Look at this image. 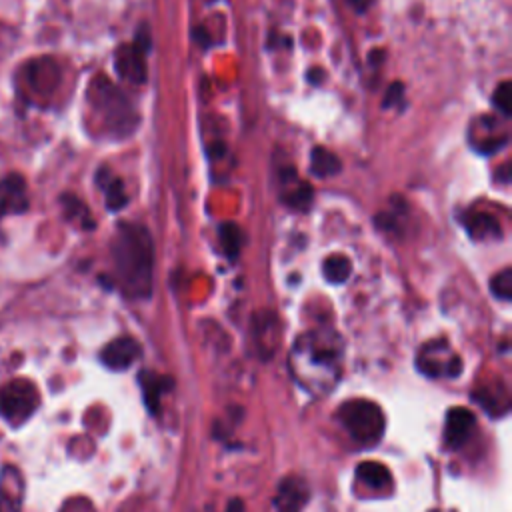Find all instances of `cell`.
I'll list each match as a JSON object with an SVG mask.
<instances>
[{"label": "cell", "instance_id": "obj_1", "mask_svg": "<svg viewBox=\"0 0 512 512\" xmlns=\"http://www.w3.org/2000/svg\"><path fill=\"white\" fill-rule=\"evenodd\" d=\"M114 274L120 288L130 298H146L152 292L154 246L148 230L140 224L118 226L110 244Z\"/></svg>", "mask_w": 512, "mask_h": 512}, {"label": "cell", "instance_id": "obj_2", "mask_svg": "<svg viewBox=\"0 0 512 512\" xmlns=\"http://www.w3.org/2000/svg\"><path fill=\"white\" fill-rule=\"evenodd\" d=\"M88 104L100 126L112 136H130L138 126V114L132 102L102 74L88 86Z\"/></svg>", "mask_w": 512, "mask_h": 512}, {"label": "cell", "instance_id": "obj_3", "mask_svg": "<svg viewBox=\"0 0 512 512\" xmlns=\"http://www.w3.org/2000/svg\"><path fill=\"white\" fill-rule=\"evenodd\" d=\"M336 416L346 428V432L362 446L376 444L384 434V414L380 406L372 400H348L338 408Z\"/></svg>", "mask_w": 512, "mask_h": 512}, {"label": "cell", "instance_id": "obj_4", "mask_svg": "<svg viewBox=\"0 0 512 512\" xmlns=\"http://www.w3.org/2000/svg\"><path fill=\"white\" fill-rule=\"evenodd\" d=\"M40 394L30 380H10L0 388V416L12 426H20L38 408Z\"/></svg>", "mask_w": 512, "mask_h": 512}, {"label": "cell", "instance_id": "obj_5", "mask_svg": "<svg viewBox=\"0 0 512 512\" xmlns=\"http://www.w3.org/2000/svg\"><path fill=\"white\" fill-rule=\"evenodd\" d=\"M148 46H150L148 28L142 26L130 44H122L116 50L114 68L120 74V78L132 82V84L146 82V50H148Z\"/></svg>", "mask_w": 512, "mask_h": 512}, {"label": "cell", "instance_id": "obj_6", "mask_svg": "<svg viewBox=\"0 0 512 512\" xmlns=\"http://www.w3.org/2000/svg\"><path fill=\"white\" fill-rule=\"evenodd\" d=\"M470 144L482 152L492 154L508 144V130L504 126L502 118L494 116H480L470 124Z\"/></svg>", "mask_w": 512, "mask_h": 512}, {"label": "cell", "instance_id": "obj_7", "mask_svg": "<svg viewBox=\"0 0 512 512\" xmlns=\"http://www.w3.org/2000/svg\"><path fill=\"white\" fill-rule=\"evenodd\" d=\"M28 210L26 180L18 172H10L0 180V218L22 214Z\"/></svg>", "mask_w": 512, "mask_h": 512}, {"label": "cell", "instance_id": "obj_8", "mask_svg": "<svg viewBox=\"0 0 512 512\" xmlns=\"http://www.w3.org/2000/svg\"><path fill=\"white\" fill-rule=\"evenodd\" d=\"M140 354H142V348L138 340H134L132 336H120L102 348L100 360L110 370H124L132 366L140 358Z\"/></svg>", "mask_w": 512, "mask_h": 512}, {"label": "cell", "instance_id": "obj_9", "mask_svg": "<svg viewBox=\"0 0 512 512\" xmlns=\"http://www.w3.org/2000/svg\"><path fill=\"white\" fill-rule=\"evenodd\" d=\"M476 418L468 408L462 406H454L448 410L446 414V422H444V444L450 450L460 448L468 438L470 432L474 430Z\"/></svg>", "mask_w": 512, "mask_h": 512}, {"label": "cell", "instance_id": "obj_10", "mask_svg": "<svg viewBox=\"0 0 512 512\" xmlns=\"http://www.w3.org/2000/svg\"><path fill=\"white\" fill-rule=\"evenodd\" d=\"M26 82H28V90H32L34 94L46 96L50 92H54V88L58 86L60 80V72L54 60L50 58H40V60H32L26 66Z\"/></svg>", "mask_w": 512, "mask_h": 512}, {"label": "cell", "instance_id": "obj_11", "mask_svg": "<svg viewBox=\"0 0 512 512\" xmlns=\"http://www.w3.org/2000/svg\"><path fill=\"white\" fill-rule=\"evenodd\" d=\"M306 502H308L306 482L298 476H288L280 482L272 504L276 512H300Z\"/></svg>", "mask_w": 512, "mask_h": 512}, {"label": "cell", "instance_id": "obj_12", "mask_svg": "<svg viewBox=\"0 0 512 512\" xmlns=\"http://www.w3.org/2000/svg\"><path fill=\"white\" fill-rule=\"evenodd\" d=\"M280 188H282V200L296 210H306L312 204L314 190L308 182L298 178L294 168H284L282 178H280Z\"/></svg>", "mask_w": 512, "mask_h": 512}, {"label": "cell", "instance_id": "obj_13", "mask_svg": "<svg viewBox=\"0 0 512 512\" xmlns=\"http://www.w3.org/2000/svg\"><path fill=\"white\" fill-rule=\"evenodd\" d=\"M22 480L16 468L6 466L0 476V512H20Z\"/></svg>", "mask_w": 512, "mask_h": 512}, {"label": "cell", "instance_id": "obj_14", "mask_svg": "<svg viewBox=\"0 0 512 512\" xmlns=\"http://www.w3.org/2000/svg\"><path fill=\"white\" fill-rule=\"evenodd\" d=\"M138 380H140L142 396H144V402H146L148 410H150V412H156L162 394L168 392V390H172L174 380H172L170 376H160V374H154V372H148V370L140 372Z\"/></svg>", "mask_w": 512, "mask_h": 512}, {"label": "cell", "instance_id": "obj_15", "mask_svg": "<svg viewBox=\"0 0 512 512\" xmlns=\"http://www.w3.org/2000/svg\"><path fill=\"white\" fill-rule=\"evenodd\" d=\"M444 350H448L446 340L428 342V344L420 350V354H418V360H416L418 368H420L426 376H440V374H446L448 364H444V362L438 360Z\"/></svg>", "mask_w": 512, "mask_h": 512}, {"label": "cell", "instance_id": "obj_16", "mask_svg": "<svg viewBox=\"0 0 512 512\" xmlns=\"http://www.w3.org/2000/svg\"><path fill=\"white\" fill-rule=\"evenodd\" d=\"M100 188L104 190V196H106V208L116 212V210H122L126 206V192H124V184L120 178H116L114 174L106 172V170H100L98 176H96Z\"/></svg>", "mask_w": 512, "mask_h": 512}, {"label": "cell", "instance_id": "obj_17", "mask_svg": "<svg viewBox=\"0 0 512 512\" xmlns=\"http://www.w3.org/2000/svg\"><path fill=\"white\" fill-rule=\"evenodd\" d=\"M356 476L360 482H364L366 486L374 488V490H382V488H388L392 484V474L390 470L380 464V462H360L358 468H356Z\"/></svg>", "mask_w": 512, "mask_h": 512}, {"label": "cell", "instance_id": "obj_18", "mask_svg": "<svg viewBox=\"0 0 512 512\" xmlns=\"http://www.w3.org/2000/svg\"><path fill=\"white\" fill-rule=\"evenodd\" d=\"M466 228L474 238L486 240V238H500V224L494 216L484 212H474L466 218Z\"/></svg>", "mask_w": 512, "mask_h": 512}, {"label": "cell", "instance_id": "obj_19", "mask_svg": "<svg viewBox=\"0 0 512 512\" xmlns=\"http://www.w3.org/2000/svg\"><path fill=\"white\" fill-rule=\"evenodd\" d=\"M310 168L316 176L328 178V176H334L340 170V160L330 150H326L322 146H316L310 154Z\"/></svg>", "mask_w": 512, "mask_h": 512}, {"label": "cell", "instance_id": "obj_20", "mask_svg": "<svg viewBox=\"0 0 512 512\" xmlns=\"http://www.w3.org/2000/svg\"><path fill=\"white\" fill-rule=\"evenodd\" d=\"M60 204L64 208V214L68 220L78 222L82 228H94V220L90 216L88 206L74 194H62L60 196Z\"/></svg>", "mask_w": 512, "mask_h": 512}, {"label": "cell", "instance_id": "obj_21", "mask_svg": "<svg viewBox=\"0 0 512 512\" xmlns=\"http://www.w3.org/2000/svg\"><path fill=\"white\" fill-rule=\"evenodd\" d=\"M322 272H324V278L332 284H342L348 280L350 272H352V264L350 260L344 256V254H332L324 260L322 264Z\"/></svg>", "mask_w": 512, "mask_h": 512}, {"label": "cell", "instance_id": "obj_22", "mask_svg": "<svg viewBox=\"0 0 512 512\" xmlns=\"http://www.w3.org/2000/svg\"><path fill=\"white\" fill-rule=\"evenodd\" d=\"M218 234H220L224 254L228 258H236L240 254V248H242V230L234 222H224L220 226Z\"/></svg>", "mask_w": 512, "mask_h": 512}, {"label": "cell", "instance_id": "obj_23", "mask_svg": "<svg viewBox=\"0 0 512 512\" xmlns=\"http://www.w3.org/2000/svg\"><path fill=\"white\" fill-rule=\"evenodd\" d=\"M490 290L496 298L500 300H510L512 298V268L506 266L502 268L492 280H490Z\"/></svg>", "mask_w": 512, "mask_h": 512}, {"label": "cell", "instance_id": "obj_24", "mask_svg": "<svg viewBox=\"0 0 512 512\" xmlns=\"http://www.w3.org/2000/svg\"><path fill=\"white\" fill-rule=\"evenodd\" d=\"M494 108L502 114V118H510L512 114V84L510 82H502L492 96Z\"/></svg>", "mask_w": 512, "mask_h": 512}, {"label": "cell", "instance_id": "obj_25", "mask_svg": "<svg viewBox=\"0 0 512 512\" xmlns=\"http://www.w3.org/2000/svg\"><path fill=\"white\" fill-rule=\"evenodd\" d=\"M402 94H404V86H402L400 82H392L390 88L386 90V96H384V100H382V106H384V108H392V106L400 104Z\"/></svg>", "mask_w": 512, "mask_h": 512}, {"label": "cell", "instance_id": "obj_26", "mask_svg": "<svg viewBox=\"0 0 512 512\" xmlns=\"http://www.w3.org/2000/svg\"><path fill=\"white\" fill-rule=\"evenodd\" d=\"M356 12H366L374 0H346Z\"/></svg>", "mask_w": 512, "mask_h": 512}, {"label": "cell", "instance_id": "obj_27", "mask_svg": "<svg viewBox=\"0 0 512 512\" xmlns=\"http://www.w3.org/2000/svg\"><path fill=\"white\" fill-rule=\"evenodd\" d=\"M242 510H244V504H242V500L234 498V500H230V502H228V508H226V512H242Z\"/></svg>", "mask_w": 512, "mask_h": 512}]
</instances>
